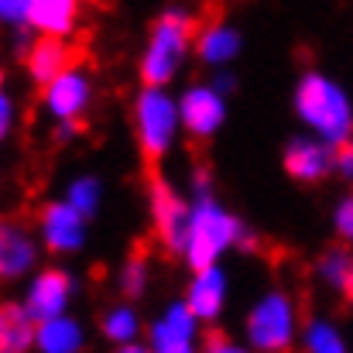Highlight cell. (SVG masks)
<instances>
[{
    "mask_svg": "<svg viewBox=\"0 0 353 353\" xmlns=\"http://www.w3.org/2000/svg\"><path fill=\"white\" fill-rule=\"evenodd\" d=\"M292 114L302 130L330 141V144H347L353 137V97L350 90L323 72V69H302L292 86Z\"/></svg>",
    "mask_w": 353,
    "mask_h": 353,
    "instance_id": "3",
    "label": "cell"
},
{
    "mask_svg": "<svg viewBox=\"0 0 353 353\" xmlns=\"http://www.w3.org/2000/svg\"><path fill=\"white\" fill-rule=\"evenodd\" d=\"M130 134L148 165H161L182 141V107L172 86H144L130 100Z\"/></svg>",
    "mask_w": 353,
    "mask_h": 353,
    "instance_id": "4",
    "label": "cell"
},
{
    "mask_svg": "<svg viewBox=\"0 0 353 353\" xmlns=\"http://www.w3.org/2000/svg\"><path fill=\"white\" fill-rule=\"evenodd\" d=\"M17 117H21V110H17L14 93L0 90V148L14 137V130H17Z\"/></svg>",
    "mask_w": 353,
    "mask_h": 353,
    "instance_id": "27",
    "label": "cell"
},
{
    "mask_svg": "<svg viewBox=\"0 0 353 353\" xmlns=\"http://www.w3.org/2000/svg\"><path fill=\"white\" fill-rule=\"evenodd\" d=\"M179 107H182L185 137L196 144H210L213 137H220V130L230 120V97L223 90H216L210 79L189 83L179 93Z\"/></svg>",
    "mask_w": 353,
    "mask_h": 353,
    "instance_id": "10",
    "label": "cell"
},
{
    "mask_svg": "<svg viewBox=\"0 0 353 353\" xmlns=\"http://www.w3.org/2000/svg\"><path fill=\"white\" fill-rule=\"evenodd\" d=\"M79 130H83L79 120H59V123H52V144L65 148V144H72L79 137Z\"/></svg>",
    "mask_w": 353,
    "mask_h": 353,
    "instance_id": "28",
    "label": "cell"
},
{
    "mask_svg": "<svg viewBox=\"0 0 353 353\" xmlns=\"http://www.w3.org/2000/svg\"><path fill=\"white\" fill-rule=\"evenodd\" d=\"M83 3L86 0H31V28L38 34L72 38L83 24Z\"/></svg>",
    "mask_w": 353,
    "mask_h": 353,
    "instance_id": "19",
    "label": "cell"
},
{
    "mask_svg": "<svg viewBox=\"0 0 353 353\" xmlns=\"http://www.w3.org/2000/svg\"><path fill=\"white\" fill-rule=\"evenodd\" d=\"M343 299L353 305V271H350V285H347V292H343Z\"/></svg>",
    "mask_w": 353,
    "mask_h": 353,
    "instance_id": "33",
    "label": "cell"
},
{
    "mask_svg": "<svg viewBox=\"0 0 353 353\" xmlns=\"http://www.w3.org/2000/svg\"><path fill=\"white\" fill-rule=\"evenodd\" d=\"M206 323L189 309L185 299H172L161 305L158 316L148 319L144 340L151 353H196L203 350Z\"/></svg>",
    "mask_w": 353,
    "mask_h": 353,
    "instance_id": "9",
    "label": "cell"
},
{
    "mask_svg": "<svg viewBox=\"0 0 353 353\" xmlns=\"http://www.w3.org/2000/svg\"><path fill=\"white\" fill-rule=\"evenodd\" d=\"M151 281H154V264H151V257H148L144 250H130L117 264L114 288H117L120 299L141 302V299L151 292Z\"/></svg>",
    "mask_w": 353,
    "mask_h": 353,
    "instance_id": "23",
    "label": "cell"
},
{
    "mask_svg": "<svg viewBox=\"0 0 353 353\" xmlns=\"http://www.w3.org/2000/svg\"><path fill=\"white\" fill-rule=\"evenodd\" d=\"M336 175L347 179V182H353V137L347 144L336 148Z\"/></svg>",
    "mask_w": 353,
    "mask_h": 353,
    "instance_id": "31",
    "label": "cell"
},
{
    "mask_svg": "<svg viewBox=\"0 0 353 353\" xmlns=\"http://www.w3.org/2000/svg\"><path fill=\"white\" fill-rule=\"evenodd\" d=\"M38 319L24 309L21 299L0 302V353H28L34 350Z\"/></svg>",
    "mask_w": 353,
    "mask_h": 353,
    "instance_id": "20",
    "label": "cell"
},
{
    "mask_svg": "<svg viewBox=\"0 0 353 353\" xmlns=\"http://www.w3.org/2000/svg\"><path fill=\"white\" fill-rule=\"evenodd\" d=\"M34 230L41 236V247L48 257H76L90 243V216L79 213L65 196H59L38 210Z\"/></svg>",
    "mask_w": 353,
    "mask_h": 353,
    "instance_id": "8",
    "label": "cell"
},
{
    "mask_svg": "<svg viewBox=\"0 0 353 353\" xmlns=\"http://www.w3.org/2000/svg\"><path fill=\"white\" fill-rule=\"evenodd\" d=\"M97 326H100V336H103V343H107V347L123 350V347H130V343L144 340L148 319L141 316L137 302H130V299H120V302L107 305V309L100 312V323H97Z\"/></svg>",
    "mask_w": 353,
    "mask_h": 353,
    "instance_id": "18",
    "label": "cell"
},
{
    "mask_svg": "<svg viewBox=\"0 0 353 353\" xmlns=\"http://www.w3.org/2000/svg\"><path fill=\"white\" fill-rule=\"evenodd\" d=\"M243 347L254 353H288L299 347L302 333V312L299 299L288 288H264L243 312L240 323Z\"/></svg>",
    "mask_w": 353,
    "mask_h": 353,
    "instance_id": "5",
    "label": "cell"
},
{
    "mask_svg": "<svg viewBox=\"0 0 353 353\" xmlns=\"http://www.w3.org/2000/svg\"><path fill=\"white\" fill-rule=\"evenodd\" d=\"M79 295V278L62 268V264H38L28 278H24V292H21V302L24 309L41 323L48 316H59V312H69L72 302Z\"/></svg>",
    "mask_w": 353,
    "mask_h": 353,
    "instance_id": "11",
    "label": "cell"
},
{
    "mask_svg": "<svg viewBox=\"0 0 353 353\" xmlns=\"http://www.w3.org/2000/svg\"><path fill=\"white\" fill-rule=\"evenodd\" d=\"M210 83H213L216 90H223L227 97H230V93H236V86H240L234 65H227V69H213V72H210Z\"/></svg>",
    "mask_w": 353,
    "mask_h": 353,
    "instance_id": "30",
    "label": "cell"
},
{
    "mask_svg": "<svg viewBox=\"0 0 353 353\" xmlns=\"http://www.w3.org/2000/svg\"><path fill=\"white\" fill-rule=\"evenodd\" d=\"M41 114L59 123V120H83L90 117V110L97 107V76L90 65H83L79 59L72 65H65L52 83L41 86Z\"/></svg>",
    "mask_w": 353,
    "mask_h": 353,
    "instance_id": "7",
    "label": "cell"
},
{
    "mask_svg": "<svg viewBox=\"0 0 353 353\" xmlns=\"http://www.w3.org/2000/svg\"><path fill=\"white\" fill-rule=\"evenodd\" d=\"M199 24L203 21L185 3H168L165 10H158L137 52V79L144 86H175L189 62H196Z\"/></svg>",
    "mask_w": 353,
    "mask_h": 353,
    "instance_id": "2",
    "label": "cell"
},
{
    "mask_svg": "<svg viewBox=\"0 0 353 353\" xmlns=\"http://www.w3.org/2000/svg\"><path fill=\"white\" fill-rule=\"evenodd\" d=\"M62 196H65L79 213H86V216L93 220V216L103 210V203H107V185H103V179H100L97 172H79V175H72V179L65 182Z\"/></svg>",
    "mask_w": 353,
    "mask_h": 353,
    "instance_id": "24",
    "label": "cell"
},
{
    "mask_svg": "<svg viewBox=\"0 0 353 353\" xmlns=\"http://www.w3.org/2000/svg\"><path fill=\"white\" fill-rule=\"evenodd\" d=\"M182 299L189 302V309L206 326L220 323L227 305H230V271L223 268V261L220 264H206V268H192Z\"/></svg>",
    "mask_w": 353,
    "mask_h": 353,
    "instance_id": "14",
    "label": "cell"
},
{
    "mask_svg": "<svg viewBox=\"0 0 353 353\" xmlns=\"http://www.w3.org/2000/svg\"><path fill=\"white\" fill-rule=\"evenodd\" d=\"M189 216H192L189 192L172 185L165 175H151L148 179V227H151L158 250L172 261H182L185 254Z\"/></svg>",
    "mask_w": 353,
    "mask_h": 353,
    "instance_id": "6",
    "label": "cell"
},
{
    "mask_svg": "<svg viewBox=\"0 0 353 353\" xmlns=\"http://www.w3.org/2000/svg\"><path fill=\"white\" fill-rule=\"evenodd\" d=\"M350 271H353V247L350 243H343V240L323 247V250L316 254V261H312V274H316V281H319L326 292H336V295L347 292V285H350Z\"/></svg>",
    "mask_w": 353,
    "mask_h": 353,
    "instance_id": "21",
    "label": "cell"
},
{
    "mask_svg": "<svg viewBox=\"0 0 353 353\" xmlns=\"http://www.w3.org/2000/svg\"><path fill=\"white\" fill-rule=\"evenodd\" d=\"M31 21V0H0V28H24Z\"/></svg>",
    "mask_w": 353,
    "mask_h": 353,
    "instance_id": "26",
    "label": "cell"
},
{
    "mask_svg": "<svg viewBox=\"0 0 353 353\" xmlns=\"http://www.w3.org/2000/svg\"><path fill=\"white\" fill-rule=\"evenodd\" d=\"M299 350H305V353H347L350 350V340H347V330H343L333 316H309V319H302Z\"/></svg>",
    "mask_w": 353,
    "mask_h": 353,
    "instance_id": "22",
    "label": "cell"
},
{
    "mask_svg": "<svg viewBox=\"0 0 353 353\" xmlns=\"http://www.w3.org/2000/svg\"><path fill=\"white\" fill-rule=\"evenodd\" d=\"M203 350H210V353H240V350H247V347H243V343H230L227 333H206V336H203Z\"/></svg>",
    "mask_w": 353,
    "mask_h": 353,
    "instance_id": "29",
    "label": "cell"
},
{
    "mask_svg": "<svg viewBox=\"0 0 353 353\" xmlns=\"http://www.w3.org/2000/svg\"><path fill=\"white\" fill-rule=\"evenodd\" d=\"M45 257L41 236L21 216L0 213V285H21Z\"/></svg>",
    "mask_w": 353,
    "mask_h": 353,
    "instance_id": "13",
    "label": "cell"
},
{
    "mask_svg": "<svg viewBox=\"0 0 353 353\" xmlns=\"http://www.w3.org/2000/svg\"><path fill=\"white\" fill-rule=\"evenodd\" d=\"M86 343H90L86 323L72 309L41 319L34 330V350L38 353H83Z\"/></svg>",
    "mask_w": 353,
    "mask_h": 353,
    "instance_id": "17",
    "label": "cell"
},
{
    "mask_svg": "<svg viewBox=\"0 0 353 353\" xmlns=\"http://www.w3.org/2000/svg\"><path fill=\"white\" fill-rule=\"evenodd\" d=\"M0 90H7V72H3V65H0Z\"/></svg>",
    "mask_w": 353,
    "mask_h": 353,
    "instance_id": "34",
    "label": "cell"
},
{
    "mask_svg": "<svg viewBox=\"0 0 353 353\" xmlns=\"http://www.w3.org/2000/svg\"><path fill=\"white\" fill-rule=\"evenodd\" d=\"M243 45H247V38L234 21H227V17L203 21L196 31V62L210 72L227 69L243 55Z\"/></svg>",
    "mask_w": 353,
    "mask_h": 353,
    "instance_id": "15",
    "label": "cell"
},
{
    "mask_svg": "<svg viewBox=\"0 0 353 353\" xmlns=\"http://www.w3.org/2000/svg\"><path fill=\"white\" fill-rule=\"evenodd\" d=\"M330 227H333L336 240H343V243L353 247V192L343 196V199H336V206L330 213Z\"/></svg>",
    "mask_w": 353,
    "mask_h": 353,
    "instance_id": "25",
    "label": "cell"
},
{
    "mask_svg": "<svg viewBox=\"0 0 353 353\" xmlns=\"http://www.w3.org/2000/svg\"><path fill=\"white\" fill-rule=\"evenodd\" d=\"M189 199H192V216H189V236H185V268H206L220 264L230 250H236V240L243 234V223L234 210L220 199L216 182L210 168H196L189 179Z\"/></svg>",
    "mask_w": 353,
    "mask_h": 353,
    "instance_id": "1",
    "label": "cell"
},
{
    "mask_svg": "<svg viewBox=\"0 0 353 353\" xmlns=\"http://www.w3.org/2000/svg\"><path fill=\"white\" fill-rule=\"evenodd\" d=\"M72 62H76V52H72L69 38H55V34H38L34 45L28 48V55L21 59L28 83L38 86V90H41L45 83H52V79H55L65 65H72Z\"/></svg>",
    "mask_w": 353,
    "mask_h": 353,
    "instance_id": "16",
    "label": "cell"
},
{
    "mask_svg": "<svg viewBox=\"0 0 353 353\" xmlns=\"http://www.w3.org/2000/svg\"><path fill=\"white\" fill-rule=\"evenodd\" d=\"M281 168L295 185H323L336 175V144L309 130L292 134L281 148Z\"/></svg>",
    "mask_w": 353,
    "mask_h": 353,
    "instance_id": "12",
    "label": "cell"
},
{
    "mask_svg": "<svg viewBox=\"0 0 353 353\" xmlns=\"http://www.w3.org/2000/svg\"><path fill=\"white\" fill-rule=\"evenodd\" d=\"M236 250H240V254H257V250H261V234H257L250 223H243V234L236 240Z\"/></svg>",
    "mask_w": 353,
    "mask_h": 353,
    "instance_id": "32",
    "label": "cell"
}]
</instances>
